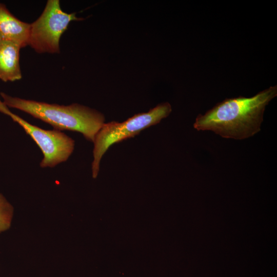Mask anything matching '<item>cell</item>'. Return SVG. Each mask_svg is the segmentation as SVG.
Instances as JSON below:
<instances>
[{
    "label": "cell",
    "instance_id": "obj_1",
    "mask_svg": "<svg viewBox=\"0 0 277 277\" xmlns=\"http://www.w3.org/2000/svg\"><path fill=\"white\" fill-rule=\"evenodd\" d=\"M277 95V85L251 97L226 98L204 114H199L193 124L197 131H211L222 137L241 140L261 130L266 106Z\"/></svg>",
    "mask_w": 277,
    "mask_h": 277
},
{
    "label": "cell",
    "instance_id": "obj_2",
    "mask_svg": "<svg viewBox=\"0 0 277 277\" xmlns=\"http://www.w3.org/2000/svg\"><path fill=\"white\" fill-rule=\"evenodd\" d=\"M0 95L8 108L25 112L51 125L54 129L80 132L92 142L105 123L103 113L82 105L49 104L13 97L4 92H1Z\"/></svg>",
    "mask_w": 277,
    "mask_h": 277
},
{
    "label": "cell",
    "instance_id": "obj_3",
    "mask_svg": "<svg viewBox=\"0 0 277 277\" xmlns=\"http://www.w3.org/2000/svg\"><path fill=\"white\" fill-rule=\"evenodd\" d=\"M170 103L157 105L147 112L136 114L125 121L105 123L96 133L93 141V160L92 174L96 178L98 174L101 159L112 145L138 134L143 130L159 123L171 112Z\"/></svg>",
    "mask_w": 277,
    "mask_h": 277
},
{
    "label": "cell",
    "instance_id": "obj_4",
    "mask_svg": "<svg viewBox=\"0 0 277 277\" xmlns=\"http://www.w3.org/2000/svg\"><path fill=\"white\" fill-rule=\"evenodd\" d=\"M75 13L61 8L58 0H48L39 16L30 24L28 45L38 53H59L60 41L71 22L81 21Z\"/></svg>",
    "mask_w": 277,
    "mask_h": 277
},
{
    "label": "cell",
    "instance_id": "obj_5",
    "mask_svg": "<svg viewBox=\"0 0 277 277\" xmlns=\"http://www.w3.org/2000/svg\"><path fill=\"white\" fill-rule=\"evenodd\" d=\"M0 112L19 124L38 146L43 154L40 163L41 167H54L67 161L72 153L74 141L64 133L56 129H43L30 124L12 113L1 98Z\"/></svg>",
    "mask_w": 277,
    "mask_h": 277
},
{
    "label": "cell",
    "instance_id": "obj_6",
    "mask_svg": "<svg viewBox=\"0 0 277 277\" xmlns=\"http://www.w3.org/2000/svg\"><path fill=\"white\" fill-rule=\"evenodd\" d=\"M30 28V24L16 17L0 2V41L13 42L24 48L28 45Z\"/></svg>",
    "mask_w": 277,
    "mask_h": 277
},
{
    "label": "cell",
    "instance_id": "obj_7",
    "mask_svg": "<svg viewBox=\"0 0 277 277\" xmlns=\"http://www.w3.org/2000/svg\"><path fill=\"white\" fill-rule=\"evenodd\" d=\"M22 48L9 41H0V80L14 82L22 78L19 52Z\"/></svg>",
    "mask_w": 277,
    "mask_h": 277
},
{
    "label": "cell",
    "instance_id": "obj_8",
    "mask_svg": "<svg viewBox=\"0 0 277 277\" xmlns=\"http://www.w3.org/2000/svg\"><path fill=\"white\" fill-rule=\"evenodd\" d=\"M13 212V206L0 193V233L10 228Z\"/></svg>",
    "mask_w": 277,
    "mask_h": 277
}]
</instances>
